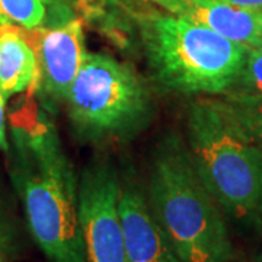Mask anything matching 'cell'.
Masks as SVG:
<instances>
[{
    "label": "cell",
    "mask_w": 262,
    "mask_h": 262,
    "mask_svg": "<svg viewBox=\"0 0 262 262\" xmlns=\"http://www.w3.org/2000/svg\"><path fill=\"white\" fill-rule=\"evenodd\" d=\"M13 181L34 241L50 262H86L79 220V178L44 113L19 130Z\"/></svg>",
    "instance_id": "cell-1"
},
{
    "label": "cell",
    "mask_w": 262,
    "mask_h": 262,
    "mask_svg": "<svg viewBox=\"0 0 262 262\" xmlns=\"http://www.w3.org/2000/svg\"><path fill=\"white\" fill-rule=\"evenodd\" d=\"M128 5L141 53L162 88L181 95H223L229 91L248 48L158 6Z\"/></svg>",
    "instance_id": "cell-2"
},
{
    "label": "cell",
    "mask_w": 262,
    "mask_h": 262,
    "mask_svg": "<svg viewBox=\"0 0 262 262\" xmlns=\"http://www.w3.org/2000/svg\"><path fill=\"white\" fill-rule=\"evenodd\" d=\"M146 198L179 261L232 259L233 246L222 210L177 134H166L153 151Z\"/></svg>",
    "instance_id": "cell-3"
},
{
    "label": "cell",
    "mask_w": 262,
    "mask_h": 262,
    "mask_svg": "<svg viewBox=\"0 0 262 262\" xmlns=\"http://www.w3.org/2000/svg\"><path fill=\"white\" fill-rule=\"evenodd\" d=\"M187 147L220 210L245 227L261 230L262 153L222 99L189 103Z\"/></svg>",
    "instance_id": "cell-4"
},
{
    "label": "cell",
    "mask_w": 262,
    "mask_h": 262,
    "mask_svg": "<svg viewBox=\"0 0 262 262\" xmlns=\"http://www.w3.org/2000/svg\"><path fill=\"white\" fill-rule=\"evenodd\" d=\"M64 103L77 136L88 141L134 136L151 117V98L141 76L102 53H86Z\"/></svg>",
    "instance_id": "cell-5"
},
{
    "label": "cell",
    "mask_w": 262,
    "mask_h": 262,
    "mask_svg": "<svg viewBox=\"0 0 262 262\" xmlns=\"http://www.w3.org/2000/svg\"><path fill=\"white\" fill-rule=\"evenodd\" d=\"M121 178L110 160L95 159L79 178V220L86 262H128L118 210Z\"/></svg>",
    "instance_id": "cell-6"
},
{
    "label": "cell",
    "mask_w": 262,
    "mask_h": 262,
    "mask_svg": "<svg viewBox=\"0 0 262 262\" xmlns=\"http://www.w3.org/2000/svg\"><path fill=\"white\" fill-rule=\"evenodd\" d=\"M88 53L80 19L39 28L38 69L44 92L54 102L63 101Z\"/></svg>",
    "instance_id": "cell-7"
},
{
    "label": "cell",
    "mask_w": 262,
    "mask_h": 262,
    "mask_svg": "<svg viewBox=\"0 0 262 262\" xmlns=\"http://www.w3.org/2000/svg\"><path fill=\"white\" fill-rule=\"evenodd\" d=\"M118 210L128 262H181L134 182L121 179Z\"/></svg>",
    "instance_id": "cell-8"
},
{
    "label": "cell",
    "mask_w": 262,
    "mask_h": 262,
    "mask_svg": "<svg viewBox=\"0 0 262 262\" xmlns=\"http://www.w3.org/2000/svg\"><path fill=\"white\" fill-rule=\"evenodd\" d=\"M158 6L214 31L246 48L262 46V12L223 0H153Z\"/></svg>",
    "instance_id": "cell-9"
},
{
    "label": "cell",
    "mask_w": 262,
    "mask_h": 262,
    "mask_svg": "<svg viewBox=\"0 0 262 262\" xmlns=\"http://www.w3.org/2000/svg\"><path fill=\"white\" fill-rule=\"evenodd\" d=\"M38 79L37 53L16 29L0 28V92L3 98L28 91Z\"/></svg>",
    "instance_id": "cell-10"
},
{
    "label": "cell",
    "mask_w": 262,
    "mask_h": 262,
    "mask_svg": "<svg viewBox=\"0 0 262 262\" xmlns=\"http://www.w3.org/2000/svg\"><path fill=\"white\" fill-rule=\"evenodd\" d=\"M223 98L262 103V46L248 48L245 61L233 84Z\"/></svg>",
    "instance_id": "cell-11"
},
{
    "label": "cell",
    "mask_w": 262,
    "mask_h": 262,
    "mask_svg": "<svg viewBox=\"0 0 262 262\" xmlns=\"http://www.w3.org/2000/svg\"><path fill=\"white\" fill-rule=\"evenodd\" d=\"M19 25L39 29L47 25V8L42 0H0V28Z\"/></svg>",
    "instance_id": "cell-12"
},
{
    "label": "cell",
    "mask_w": 262,
    "mask_h": 262,
    "mask_svg": "<svg viewBox=\"0 0 262 262\" xmlns=\"http://www.w3.org/2000/svg\"><path fill=\"white\" fill-rule=\"evenodd\" d=\"M222 101L226 103L227 110L246 133V136L262 153V103L236 101L229 98H222Z\"/></svg>",
    "instance_id": "cell-13"
},
{
    "label": "cell",
    "mask_w": 262,
    "mask_h": 262,
    "mask_svg": "<svg viewBox=\"0 0 262 262\" xmlns=\"http://www.w3.org/2000/svg\"><path fill=\"white\" fill-rule=\"evenodd\" d=\"M47 8V25L54 27L76 18V0H42Z\"/></svg>",
    "instance_id": "cell-14"
},
{
    "label": "cell",
    "mask_w": 262,
    "mask_h": 262,
    "mask_svg": "<svg viewBox=\"0 0 262 262\" xmlns=\"http://www.w3.org/2000/svg\"><path fill=\"white\" fill-rule=\"evenodd\" d=\"M15 251V234L9 219L0 208V262H8Z\"/></svg>",
    "instance_id": "cell-15"
},
{
    "label": "cell",
    "mask_w": 262,
    "mask_h": 262,
    "mask_svg": "<svg viewBox=\"0 0 262 262\" xmlns=\"http://www.w3.org/2000/svg\"><path fill=\"white\" fill-rule=\"evenodd\" d=\"M9 143L6 137V115H5V98L0 92V150L8 151Z\"/></svg>",
    "instance_id": "cell-16"
},
{
    "label": "cell",
    "mask_w": 262,
    "mask_h": 262,
    "mask_svg": "<svg viewBox=\"0 0 262 262\" xmlns=\"http://www.w3.org/2000/svg\"><path fill=\"white\" fill-rule=\"evenodd\" d=\"M223 2L234 5V6L246 8V9H262V0H223Z\"/></svg>",
    "instance_id": "cell-17"
},
{
    "label": "cell",
    "mask_w": 262,
    "mask_h": 262,
    "mask_svg": "<svg viewBox=\"0 0 262 262\" xmlns=\"http://www.w3.org/2000/svg\"><path fill=\"white\" fill-rule=\"evenodd\" d=\"M122 2H128V3H141V5H151L153 0H122Z\"/></svg>",
    "instance_id": "cell-18"
},
{
    "label": "cell",
    "mask_w": 262,
    "mask_h": 262,
    "mask_svg": "<svg viewBox=\"0 0 262 262\" xmlns=\"http://www.w3.org/2000/svg\"><path fill=\"white\" fill-rule=\"evenodd\" d=\"M258 262H262V259H261V261H258Z\"/></svg>",
    "instance_id": "cell-19"
},
{
    "label": "cell",
    "mask_w": 262,
    "mask_h": 262,
    "mask_svg": "<svg viewBox=\"0 0 262 262\" xmlns=\"http://www.w3.org/2000/svg\"><path fill=\"white\" fill-rule=\"evenodd\" d=\"M259 10H261V12H262V9H259Z\"/></svg>",
    "instance_id": "cell-20"
}]
</instances>
